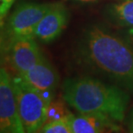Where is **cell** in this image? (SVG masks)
I'll list each match as a JSON object with an SVG mask.
<instances>
[{
  "mask_svg": "<svg viewBox=\"0 0 133 133\" xmlns=\"http://www.w3.org/2000/svg\"><path fill=\"white\" fill-rule=\"evenodd\" d=\"M18 112L26 133L39 132L46 120L49 101L24 83L19 76L12 78Z\"/></svg>",
  "mask_w": 133,
  "mask_h": 133,
  "instance_id": "cell-3",
  "label": "cell"
},
{
  "mask_svg": "<svg viewBox=\"0 0 133 133\" xmlns=\"http://www.w3.org/2000/svg\"><path fill=\"white\" fill-rule=\"evenodd\" d=\"M0 132H25L18 112L12 77L4 68L0 69Z\"/></svg>",
  "mask_w": 133,
  "mask_h": 133,
  "instance_id": "cell-5",
  "label": "cell"
},
{
  "mask_svg": "<svg viewBox=\"0 0 133 133\" xmlns=\"http://www.w3.org/2000/svg\"><path fill=\"white\" fill-rule=\"evenodd\" d=\"M52 6L51 3H24L13 10L4 27L9 42L20 37H33L36 29Z\"/></svg>",
  "mask_w": 133,
  "mask_h": 133,
  "instance_id": "cell-4",
  "label": "cell"
},
{
  "mask_svg": "<svg viewBox=\"0 0 133 133\" xmlns=\"http://www.w3.org/2000/svg\"><path fill=\"white\" fill-rule=\"evenodd\" d=\"M15 0H1V18L6 15L8 10H10V6Z\"/></svg>",
  "mask_w": 133,
  "mask_h": 133,
  "instance_id": "cell-13",
  "label": "cell"
},
{
  "mask_svg": "<svg viewBox=\"0 0 133 133\" xmlns=\"http://www.w3.org/2000/svg\"><path fill=\"white\" fill-rule=\"evenodd\" d=\"M70 117V116H69ZM69 117L43 124L39 132L42 133H72Z\"/></svg>",
  "mask_w": 133,
  "mask_h": 133,
  "instance_id": "cell-12",
  "label": "cell"
},
{
  "mask_svg": "<svg viewBox=\"0 0 133 133\" xmlns=\"http://www.w3.org/2000/svg\"><path fill=\"white\" fill-rule=\"evenodd\" d=\"M44 57L36 38L20 37L9 42V61L17 74L30 70Z\"/></svg>",
  "mask_w": 133,
  "mask_h": 133,
  "instance_id": "cell-7",
  "label": "cell"
},
{
  "mask_svg": "<svg viewBox=\"0 0 133 133\" xmlns=\"http://www.w3.org/2000/svg\"><path fill=\"white\" fill-rule=\"evenodd\" d=\"M72 133H102L120 131L118 123L95 114L79 113L69 117Z\"/></svg>",
  "mask_w": 133,
  "mask_h": 133,
  "instance_id": "cell-9",
  "label": "cell"
},
{
  "mask_svg": "<svg viewBox=\"0 0 133 133\" xmlns=\"http://www.w3.org/2000/svg\"><path fill=\"white\" fill-rule=\"evenodd\" d=\"M75 56L83 68L133 94V47L130 42L102 25L92 24L82 32Z\"/></svg>",
  "mask_w": 133,
  "mask_h": 133,
  "instance_id": "cell-1",
  "label": "cell"
},
{
  "mask_svg": "<svg viewBox=\"0 0 133 133\" xmlns=\"http://www.w3.org/2000/svg\"><path fill=\"white\" fill-rule=\"evenodd\" d=\"M69 12L62 3H53L35 31L34 36L43 43H49L59 37L68 26Z\"/></svg>",
  "mask_w": 133,
  "mask_h": 133,
  "instance_id": "cell-8",
  "label": "cell"
},
{
  "mask_svg": "<svg viewBox=\"0 0 133 133\" xmlns=\"http://www.w3.org/2000/svg\"><path fill=\"white\" fill-rule=\"evenodd\" d=\"M17 76L29 87L40 92L49 101L55 99L60 77L55 68L46 57L30 70L22 74H17Z\"/></svg>",
  "mask_w": 133,
  "mask_h": 133,
  "instance_id": "cell-6",
  "label": "cell"
},
{
  "mask_svg": "<svg viewBox=\"0 0 133 133\" xmlns=\"http://www.w3.org/2000/svg\"><path fill=\"white\" fill-rule=\"evenodd\" d=\"M65 103V100L63 102L62 100H55V99L50 102L48 107L47 117L44 124L59 119L68 118L71 115L72 113L66 109Z\"/></svg>",
  "mask_w": 133,
  "mask_h": 133,
  "instance_id": "cell-11",
  "label": "cell"
},
{
  "mask_svg": "<svg viewBox=\"0 0 133 133\" xmlns=\"http://www.w3.org/2000/svg\"><path fill=\"white\" fill-rule=\"evenodd\" d=\"M74 2H78V3H83V4H87V3H95V2H99L101 0H72Z\"/></svg>",
  "mask_w": 133,
  "mask_h": 133,
  "instance_id": "cell-16",
  "label": "cell"
},
{
  "mask_svg": "<svg viewBox=\"0 0 133 133\" xmlns=\"http://www.w3.org/2000/svg\"><path fill=\"white\" fill-rule=\"evenodd\" d=\"M63 100L77 112L95 114L122 123L131 96L126 90L92 76L66 79L62 85Z\"/></svg>",
  "mask_w": 133,
  "mask_h": 133,
  "instance_id": "cell-2",
  "label": "cell"
},
{
  "mask_svg": "<svg viewBox=\"0 0 133 133\" xmlns=\"http://www.w3.org/2000/svg\"><path fill=\"white\" fill-rule=\"evenodd\" d=\"M105 14L115 24L133 28V0H117L106 6Z\"/></svg>",
  "mask_w": 133,
  "mask_h": 133,
  "instance_id": "cell-10",
  "label": "cell"
},
{
  "mask_svg": "<svg viewBox=\"0 0 133 133\" xmlns=\"http://www.w3.org/2000/svg\"><path fill=\"white\" fill-rule=\"evenodd\" d=\"M127 127H128L129 132L133 133V107L129 113L128 120H127Z\"/></svg>",
  "mask_w": 133,
  "mask_h": 133,
  "instance_id": "cell-14",
  "label": "cell"
},
{
  "mask_svg": "<svg viewBox=\"0 0 133 133\" xmlns=\"http://www.w3.org/2000/svg\"><path fill=\"white\" fill-rule=\"evenodd\" d=\"M126 35L128 36L129 42L133 45V28H130L126 30Z\"/></svg>",
  "mask_w": 133,
  "mask_h": 133,
  "instance_id": "cell-15",
  "label": "cell"
}]
</instances>
